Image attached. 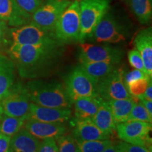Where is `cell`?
<instances>
[{
    "mask_svg": "<svg viewBox=\"0 0 152 152\" xmlns=\"http://www.w3.org/2000/svg\"><path fill=\"white\" fill-rule=\"evenodd\" d=\"M3 113H4V112H3V109H2V107H1V104H0V118H1V115H2V114H3Z\"/></svg>",
    "mask_w": 152,
    "mask_h": 152,
    "instance_id": "ab89813d",
    "label": "cell"
},
{
    "mask_svg": "<svg viewBox=\"0 0 152 152\" xmlns=\"http://www.w3.org/2000/svg\"><path fill=\"white\" fill-rule=\"evenodd\" d=\"M151 82V78H142L133 81L127 85L128 92L133 97H141Z\"/></svg>",
    "mask_w": 152,
    "mask_h": 152,
    "instance_id": "83f0119b",
    "label": "cell"
},
{
    "mask_svg": "<svg viewBox=\"0 0 152 152\" xmlns=\"http://www.w3.org/2000/svg\"><path fill=\"white\" fill-rule=\"evenodd\" d=\"M124 71L115 68L96 85L99 97L105 101L132 97L124 82Z\"/></svg>",
    "mask_w": 152,
    "mask_h": 152,
    "instance_id": "8fae6325",
    "label": "cell"
},
{
    "mask_svg": "<svg viewBox=\"0 0 152 152\" xmlns=\"http://www.w3.org/2000/svg\"><path fill=\"white\" fill-rule=\"evenodd\" d=\"M128 58L130 66H132L134 69L140 70V71H141L145 72V69H144V66L142 56L141 55H140V52H139L136 49H132L129 51L128 54Z\"/></svg>",
    "mask_w": 152,
    "mask_h": 152,
    "instance_id": "1f68e13d",
    "label": "cell"
},
{
    "mask_svg": "<svg viewBox=\"0 0 152 152\" xmlns=\"http://www.w3.org/2000/svg\"><path fill=\"white\" fill-rule=\"evenodd\" d=\"M140 99L137 97H132L121 99H113L106 101L111 109L114 121L118 123H124L128 121L130 112L134 104Z\"/></svg>",
    "mask_w": 152,
    "mask_h": 152,
    "instance_id": "44dd1931",
    "label": "cell"
},
{
    "mask_svg": "<svg viewBox=\"0 0 152 152\" xmlns=\"http://www.w3.org/2000/svg\"><path fill=\"white\" fill-rule=\"evenodd\" d=\"M16 71V66L10 57L0 52V102L15 83Z\"/></svg>",
    "mask_w": 152,
    "mask_h": 152,
    "instance_id": "ac0fdd59",
    "label": "cell"
},
{
    "mask_svg": "<svg viewBox=\"0 0 152 152\" xmlns=\"http://www.w3.org/2000/svg\"><path fill=\"white\" fill-rule=\"evenodd\" d=\"M142 78H151V77H150L145 72L141 71L140 70L134 69L127 73L124 72V82L126 86L132 82Z\"/></svg>",
    "mask_w": 152,
    "mask_h": 152,
    "instance_id": "836d02e7",
    "label": "cell"
},
{
    "mask_svg": "<svg viewBox=\"0 0 152 152\" xmlns=\"http://www.w3.org/2000/svg\"><path fill=\"white\" fill-rule=\"evenodd\" d=\"M37 152H58L54 139H45L40 142Z\"/></svg>",
    "mask_w": 152,
    "mask_h": 152,
    "instance_id": "e575fe53",
    "label": "cell"
},
{
    "mask_svg": "<svg viewBox=\"0 0 152 152\" xmlns=\"http://www.w3.org/2000/svg\"><path fill=\"white\" fill-rule=\"evenodd\" d=\"M151 128V123L128 121L116 124L115 132L121 141L142 146L152 151V140L149 136Z\"/></svg>",
    "mask_w": 152,
    "mask_h": 152,
    "instance_id": "8992f818",
    "label": "cell"
},
{
    "mask_svg": "<svg viewBox=\"0 0 152 152\" xmlns=\"http://www.w3.org/2000/svg\"><path fill=\"white\" fill-rule=\"evenodd\" d=\"M92 121L106 134L112 135L115 132L116 123L114 121L111 109L105 100L102 99L99 107Z\"/></svg>",
    "mask_w": 152,
    "mask_h": 152,
    "instance_id": "603a6c76",
    "label": "cell"
},
{
    "mask_svg": "<svg viewBox=\"0 0 152 152\" xmlns=\"http://www.w3.org/2000/svg\"><path fill=\"white\" fill-rule=\"evenodd\" d=\"M11 45L10 28L3 20H0V52L7 51Z\"/></svg>",
    "mask_w": 152,
    "mask_h": 152,
    "instance_id": "f546056e",
    "label": "cell"
},
{
    "mask_svg": "<svg viewBox=\"0 0 152 152\" xmlns=\"http://www.w3.org/2000/svg\"><path fill=\"white\" fill-rule=\"evenodd\" d=\"M134 45L141 55L145 72L152 77V30L151 28H144L137 34Z\"/></svg>",
    "mask_w": 152,
    "mask_h": 152,
    "instance_id": "e0dca14e",
    "label": "cell"
},
{
    "mask_svg": "<svg viewBox=\"0 0 152 152\" xmlns=\"http://www.w3.org/2000/svg\"><path fill=\"white\" fill-rule=\"evenodd\" d=\"M71 109L45 107L31 102L27 120L45 123H66L71 118Z\"/></svg>",
    "mask_w": 152,
    "mask_h": 152,
    "instance_id": "9a60e30c",
    "label": "cell"
},
{
    "mask_svg": "<svg viewBox=\"0 0 152 152\" xmlns=\"http://www.w3.org/2000/svg\"><path fill=\"white\" fill-rule=\"evenodd\" d=\"M65 87L72 102L79 98L98 96L96 83L79 66L68 73Z\"/></svg>",
    "mask_w": 152,
    "mask_h": 152,
    "instance_id": "9c48e42d",
    "label": "cell"
},
{
    "mask_svg": "<svg viewBox=\"0 0 152 152\" xmlns=\"http://www.w3.org/2000/svg\"><path fill=\"white\" fill-rule=\"evenodd\" d=\"M31 101L26 85L22 82L14 83L7 95L0 102L4 113L10 116L21 118L26 121Z\"/></svg>",
    "mask_w": 152,
    "mask_h": 152,
    "instance_id": "5b68a950",
    "label": "cell"
},
{
    "mask_svg": "<svg viewBox=\"0 0 152 152\" xmlns=\"http://www.w3.org/2000/svg\"><path fill=\"white\" fill-rule=\"evenodd\" d=\"M0 20L16 28L31 22V15L23 11L15 0H0Z\"/></svg>",
    "mask_w": 152,
    "mask_h": 152,
    "instance_id": "2e32d148",
    "label": "cell"
},
{
    "mask_svg": "<svg viewBox=\"0 0 152 152\" xmlns=\"http://www.w3.org/2000/svg\"><path fill=\"white\" fill-rule=\"evenodd\" d=\"M24 128L38 140L57 139L68 133V127L65 123H45L27 120Z\"/></svg>",
    "mask_w": 152,
    "mask_h": 152,
    "instance_id": "4fadbf2b",
    "label": "cell"
},
{
    "mask_svg": "<svg viewBox=\"0 0 152 152\" xmlns=\"http://www.w3.org/2000/svg\"><path fill=\"white\" fill-rule=\"evenodd\" d=\"M113 143L111 140L77 142V152H102Z\"/></svg>",
    "mask_w": 152,
    "mask_h": 152,
    "instance_id": "484cf974",
    "label": "cell"
},
{
    "mask_svg": "<svg viewBox=\"0 0 152 152\" xmlns=\"http://www.w3.org/2000/svg\"><path fill=\"white\" fill-rule=\"evenodd\" d=\"M102 152H119V150L118 149L116 143L113 142L111 145L107 147Z\"/></svg>",
    "mask_w": 152,
    "mask_h": 152,
    "instance_id": "f35d334b",
    "label": "cell"
},
{
    "mask_svg": "<svg viewBox=\"0 0 152 152\" xmlns=\"http://www.w3.org/2000/svg\"><path fill=\"white\" fill-rule=\"evenodd\" d=\"M26 120L7 115L3 113L0 118V133L9 137H12L24 126Z\"/></svg>",
    "mask_w": 152,
    "mask_h": 152,
    "instance_id": "d4e9b609",
    "label": "cell"
},
{
    "mask_svg": "<svg viewBox=\"0 0 152 152\" xmlns=\"http://www.w3.org/2000/svg\"><path fill=\"white\" fill-rule=\"evenodd\" d=\"M129 7L142 25L149 24L152 17V0H126Z\"/></svg>",
    "mask_w": 152,
    "mask_h": 152,
    "instance_id": "cb8c5ba5",
    "label": "cell"
},
{
    "mask_svg": "<svg viewBox=\"0 0 152 152\" xmlns=\"http://www.w3.org/2000/svg\"><path fill=\"white\" fill-rule=\"evenodd\" d=\"M116 145L119 152H151V151L142 146L130 144L121 140L117 142Z\"/></svg>",
    "mask_w": 152,
    "mask_h": 152,
    "instance_id": "d6a6232c",
    "label": "cell"
},
{
    "mask_svg": "<svg viewBox=\"0 0 152 152\" xmlns=\"http://www.w3.org/2000/svg\"><path fill=\"white\" fill-rule=\"evenodd\" d=\"M58 152H77V144L71 134H66L56 140Z\"/></svg>",
    "mask_w": 152,
    "mask_h": 152,
    "instance_id": "f1b7e54d",
    "label": "cell"
},
{
    "mask_svg": "<svg viewBox=\"0 0 152 152\" xmlns=\"http://www.w3.org/2000/svg\"><path fill=\"white\" fill-rule=\"evenodd\" d=\"M80 67L97 85L116 68V65L106 62L80 61Z\"/></svg>",
    "mask_w": 152,
    "mask_h": 152,
    "instance_id": "7402d4cb",
    "label": "cell"
},
{
    "mask_svg": "<svg viewBox=\"0 0 152 152\" xmlns=\"http://www.w3.org/2000/svg\"><path fill=\"white\" fill-rule=\"evenodd\" d=\"M32 103L45 107L71 109L73 102L65 85L56 80H30L26 84Z\"/></svg>",
    "mask_w": 152,
    "mask_h": 152,
    "instance_id": "7a4b0ae2",
    "label": "cell"
},
{
    "mask_svg": "<svg viewBox=\"0 0 152 152\" xmlns=\"http://www.w3.org/2000/svg\"><path fill=\"white\" fill-rule=\"evenodd\" d=\"M71 3V0H45L31 16V22L53 33L58 18Z\"/></svg>",
    "mask_w": 152,
    "mask_h": 152,
    "instance_id": "52a82bcc",
    "label": "cell"
},
{
    "mask_svg": "<svg viewBox=\"0 0 152 152\" xmlns=\"http://www.w3.org/2000/svg\"><path fill=\"white\" fill-rule=\"evenodd\" d=\"M60 43L28 45L11 44L7 50L23 79L33 80L47 75L61 52Z\"/></svg>",
    "mask_w": 152,
    "mask_h": 152,
    "instance_id": "6da1fadb",
    "label": "cell"
},
{
    "mask_svg": "<svg viewBox=\"0 0 152 152\" xmlns=\"http://www.w3.org/2000/svg\"><path fill=\"white\" fill-rule=\"evenodd\" d=\"M140 98L152 101V81L149 83V85H148V87H147V89H146L145 92H144L143 95Z\"/></svg>",
    "mask_w": 152,
    "mask_h": 152,
    "instance_id": "8d00e7d4",
    "label": "cell"
},
{
    "mask_svg": "<svg viewBox=\"0 0 152 152\" xmlns=\"http://www.w3.org/2000/svg\"><path fill=\"white\" fill-rule=\"evenodd\" d=\"M110 0H81L80 1V42L91 38L96 25L107 14Z\"/></svg>",
    "mask_w": 152,
    "mask_h": 152,
    "instance_id": "277c9868",
    "label": "cell"
},
{
    "mask_svg": "<svg viewBox=\"0 0 152 152\" xmlns=\"http://www.w3.org/2000/svg\"><path fill=\"white\" fill-rule=\"evenodd\" d=\"M79 49L80 61L106 62L117 65L124 56V52L121 48L109 45H95L80 42Z\"/></svg>",
    "mask_w": 152,
    "mask_h": 152,
    "instance_id": "30bf717a",
    "label": "cell"
},
{
    "mask_svg": "<svg viewBox=\"0 0 152 152\" xmlns=\"http://www.w3.org/2000/svg\"><path fill=\"white\" fill-rule=\"evenodd\" d=\"M91 37L97 42L109 44L119 43L126 39L124 29L109 13L96 25Z\"/></svg>",
    "mask_w": 152,
    "mask_h": 152,
    "instance_id": "7c38bea8",
    "label": "cell"
},
{
    "mask_svg": "<svg viewBox=\"0 0 152 152\" xmlns=\"http://www.w3.org/2000/svg\"><path fill=\"white\" fill-rule=\"evenodd\" d=\"M102 99L96 97H83L74 100V118L80 120H92L99 107Z\"/></svg>",
    "mask_w": 152,
    "mask_h": 152,
    "instance_id": "ffe728a7",
    "label": "cell"
},
{
    "mask_svg": "<svg viewBox=\"0 0 152 152\" xmlns=\"http://www.w3.org/2000/svg\"><path fill=\"white\" fill-rule=\"evenodd\" d=\"M39 144V140L22 128L11 138L9 152H37Z\"/></svg>",
    "mask_w": 152,
    "mask_h": 152,
    "instance_id": "d6986e66",
    "label": "cell"
},
{
    "mask_svg": "<svg viewBox=\"0 0 152 152\" xmlns=\"http://www.w3.org/2000/svg\"><path fill=\"white\" fill-rule=\"evenodd\" d=\"M128 121H138L151 123L152 115L148 113L143 104L139 101L133 106Z\"/></svg>",
    "mask_w": 152,
    "mask_h": 152,
    "instance_id": "4316f807",
    "label": "cell"
},
{
    "mask_svg": "<svg viewBox=\"0 0 152 152\" xmlns=\"http://www.w3.org/2000/svg\"><path fill=\"white\" fill-rule=\"evenodd\" d=\"M10 37L11 44L17 45H39L59 43L55 39L53 33L42 29L32 22L19 27L10 28Z\"/></svg>",
    "mask_w": 152,
    "mask_h": 152,
    "instance_id": "ba28073f",
    "label": "cell"
},
{
    "mask_svg": "<svg viewBox=\"0 0 152 152\" xmlns=\"http://www.w3.org/2000/svg\"><path fill=\"white\" fill-rule=\"evenodd\" d=\"M15 1L23 11L32 16L35 11L40 7L45 0H15Z\"/></svg>",
    "mask_w": 152,
    "mask_h": 152,
    "instance_id": "4dcf8cb0",
    "label": "cell"
},
{
    "mask_svg": "<svg viewBox=\"0 0 152 152\" xmlns=\"http://www.w3.org/2000/svg\"><path fill=\"white\" fill-rule=\"evenodd\" d=\"M53 34L55 39L62 45L80 42V1H72L64 11L56 22Z\"/></svg>",
    "mask_w": 152,
    "mask_h": 152,
    "instance_id": "3957f363",
    "label": "cell"
},
{
    "mask_svg": "<svg viewBox=\"0 0 152 152\" xmlns=\"http://www.w3.org/2000/svg\"><path fill=\"white\" fill-rule=\"evenodd\" d=\"M72 135L77 142L111 140V135L106 134L90 119L80 120L74 118L71 121Z\"/></svg>",
    "mask_w": 152,
    "mask_h": 152,
    "instance_id": "5bb4252c",
    "label": "cell"
},
{
    "mask_svg": "<svg viewBox=\"0 0 152 152\" xmlns=\"http://www.w3.org/2000/svg\"><path fill=\"white\" fill-rule=\"evenodd\" d=\"M11 137L0 133V152H9Z\"/></svg>",
    "mask_w": 152,
    "mask_h": 152,
    "instance_id": "d590c367",
    "label": "cell"
},
{
    "mask_svg": "<svg viewBox=\"0 0 152 152\" xmlns=\"http://www.w3.org/2000/svg\"><path fill=\"white\" fill-rule=\"evenodd\" d=\"M140 101V102L143 104L146 110L148 111L150 115H152V101H149L147 99H144L140 98L139 99Z\"/></svg>",
    "mask_w": 152,
    "mask_h": 152,
    "instance_id": "74e56055",
    "label": "cell"
}]
</instances>
